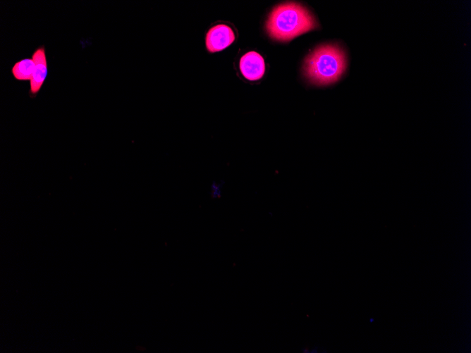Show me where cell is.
<instances>
[{"mask_svg":"<svg viewBox=\"0 0 471 353\" xmlns=\"http://www.w3.org/2000/svg\"><path fill=\"white\" fill-rule=\"evenodd\" d=\"M317 26L310 11L298 3L289 2L276 6L266 23L270 37L288 42Z\"/></svg>","mask_w":471,"mask_h":353,"instance_id":"1","label":"cell"},{"mask_svg":"<svg viewBox=\"0 0 471 353\" xmlns=\"http://www.w3.org/2000/svg\"><path fill=\"white\" fill-rule=\"evenodd\" d=\"M346 68L344 51L337 45L318 47L305 58L304 73L310 82L326 85L336 82Z\"/></svg>","mask_w":471,"mask_h":353,"instance_id":"2","label":"cell"},{"mask_svg":"<svg viewBox=\"0 0 471 353\" xmlns=\"http://www.w3.org/2000/svg\"><path fill=\"white\" fill-rule=\"evenodd\" d=\"M32 58L35 66L32 78L30 81L29 94L31 98H35L42 87L48 75L44 46L42 45L36 48L32 54Z\"/></svg>","mask_w":471,"mask_h":353,"instance_id":"3","label":"cell"},{"mask_svg":"<svg viewBox=\"0 0 471 353\" xmlns=\"http://www.w3.org/2000/svg\"><path fill=\"white\" fill-rule=\"evenodd\" d=\"M235 35L226 25L219 24L212 27L207 33L205 42L209 52L221 51L233 43Z\"/></svg>","mask_w":471,"mask_h":353,"instance_id":"4","label":"cell"},{"mask_svg":"<svg viewBox=\"0 0 471 353\" xmlns=\"http://www.w3.org/2000/svg\"><path fill=\"white\" fill-rule=\"evenodd\" d=\"M239 67L243 75L249 80L260 79L265 72L262 56L255 51H249L240 59Z\"/></svg>","mask_w":471,"mask_h":353,"instance_id":"5","label":"cell"},{"mask_svg":"<svg viewBox=\"0 0 471 353\" xmlns=\"http://www.w3.org/2000/svg\"><path fill=\"white\" fill-rule=\"evenodd\" d=\"M32 58H24L14 63L11 68L13 78L19 81H30L35 70Z\"/></svg>","mask_w":471,"mask_h":353,"instance_id":"6","label":"cell"},{"mask_svg":"<svg viewBox=\"0 0 471 353\" xmlns=\"http://www.w3.org/2000/svg\"><path fill=\"white\" fill-rule=\"evenodd\" d=\"M222 183L213 181L210 186V194L213 198L220 197L222 192Z\"/></svg>","mask_w":471,"mask_h":353,"instance_id":"7","label":"cell"}]
</instances>
